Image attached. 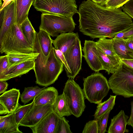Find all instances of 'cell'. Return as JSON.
<instances>
[{
	"label": "cell",
	"mask_w": 133,
	"mask_h": 133,
	"mask_svg": "<svg viewBox=\"0 0 133 133\" xmlns=\"http://www.w3.org/2000/svg\"><path fill=\"white\" fill-rule=\"evenodd\" d=\"M82 50L84 53L83 56L91 70L95 72L103 70L97 55L96 42L85 40Z\"/></svg>",
	"instance_id": "11"
},
{
	"label": "cell",
	"mask_w": 133,
	"mask_h": 133,
	"mask_svg": "<svg viewBox=\"0 0 133 133\" xmlns=\"http://www.w3.org/2000/svg\"><path fill=\"white\" fill-rule=\"evenodd\" d=\"M97 53L103 70H105L108 74L110 73L112 74L117 70L122 62L121 59L117 55L108 56L97 47Z\"/></svg>",
	"instance_id": "16"
},
{
	"label": "cell",
	"mask_w": 133,
	"mask_h": 133,
	"mask_svg": "<svg viewBox=\"0 0 133 133\" xmlns=\"http://www.w3.org/2000/svg\"><path fill=\"white\" fill-rule=\"evenodd\" d=\"M108 82L110 89L116 95L125 98L133 97V69L122 62Z\"/></svg>",
	"instance_id": "4"
},
{
	"label": "cell",
	"mask_w": 133,
	"mask_h": 133,
	"mask_svg": "<svg viewBox=\"0 0 133 133\" xmlns=\"http://www.w3.org/2000/svg\"><path fill=\"white\" fill-rule=\"evenodd\" d=\"M99 72L83 78V89L85 97L91 103L97 104L102 102L110 89L107 79Z\"/></svg>",
	"instance_id": "5"
},
{
	"label": "cell",
	"mask_w": 133,
	"mask_h": 133,
	"mask_svg": "<svg viewBox=\"0 0 133 133\" xmlns=\"http://www.w3.org/2000/svg\"><path fill=\"white\" fill-rule=\"evenodd\" d=\"M82 50L79 38L66 52L64 69L69 78L74 79L81 69Z\"/></svg>",
	"instance_id": "9"
},
{
	"label": "cell",
	"mask_w": 133,
	"mask_h": 133,
	"mask_svg": "<svg viewBox=\"0 0 133 133\" xmlns=\"http://www.w3.org/2000/svg\"><path fill=\"white\" fill-rule=\"evenodd\" d=\"M53 110V105L50 104L34 105L19 123V126L29 127L36 125L49 112Z\"/></svg>",
	"instance_id": "10"
},
{
	"label": "cell",
	"mask_w": 133,
	"mask_h": 133,
	"mask_svg": "<svg viewBox=\"0 0 133 133\" xmlns=\"http://www.w3.org/2000/svg\"><path fill=\"white\" fill-rule=\"evenodd\" d=\"M123 11L133 19V0H130L121 7Z\"/></svg>",
	"instance_id": "36"
},
{
	"label": "cell",
	"mask_w": 133,
	"mask_h": 133,
	"mask_svg": "<svg viewBox=\"0 0 133 133\" xmlns=\"http://www.w3.org/2000/svg\"><path fill=\"white\" fill-rule=\"evenodd\" d=\"M15 0H3V2L0 7V11H2L4 8L8 5L12 1Z\"/></svg>",
	"instance_id": "43"
},
{
	"label": "cell",
	"mask_w": 133,
	"mask_h": 133,
	"mask_svg": "<svg viewBox=\"0 0 133 133\" xmlns=\"http://www.w3.org/2000/svg\"><path fill=\"white\" fill-rule=\"evenodd\" d=\"M8 113V111L3 103L0 101V114L4 115Z\"/></svg>",
	"instance_id": "42"
},
{
	"label": "cell",
	"mask_w": 133,
	"mask_h": 133,
	"mask_svg": "<svg viewBox=\"0 0 133 133\" xmlns=\"http://www.w3.org/2000/svg\"><path fill=\"white\" fill-rule=\"evenodd\" d=\"M39 54L38 53L34 52L31 54L9 53L6 54L9 62L8 69L25 61L36 58Z\"/></svg>",
	"instance_id": "23"
},
{
	"label": "cell",
	"mask_w": 133,
	"mask_h": 133,
	"mask_svg": "<svg viewBox=\"0 0 133 133\" xmlns=\"http://www.w3.org/2000/svg\"><path fill=\"white\" fill-rule=\"evenodd\" d=\"M34 0H16V23L21 25L27 18Z\"/></svg>",
	"instance_id": "21"
},
{
	"label": "cell",
	"mask_w": 133,
	"mask_h": 133,
	"mask_svg": "<svg viewBox=\"0 0 133 133\" xmlns=\"http://www.w3.org/2000/svg\"><path fill=\"white\" fill-rule=\"evenodd\" d=\"M108 0H92L97 4L101 6H104Z\"/></svg>",
	"instance_id": "44"
},
{
	"label": "cell",
	"mask_w": 133,
	"mask_h": 133,
	"mask_svg": "<svg viewBox=\"0 0 133 133\" xmlns=\"http://www.w3.org/2000/svg\"><path fill=\"white\" fill-rule=\"evenodd\" d=\"M73 79L69 78L65 83L63 92L72 115L78 118L85 108V97L83 90Z\"/></svg>",
	"instance_id": "8"
},
{
	"label": "cell",
	"mask_w": 133,
	"mask_h": 133,
	"mask_svg": "<svg viewBox=\"0 0 133 133\" xmlns=\"http://www.w3.org/2000/svg\"><path fill=\"white\" fill-rule=\"evenodd\" d=\"M19 90L13 88L5 91L0 96V101L7 109L8 113L14 112L19 105Z\"/></svg>",
	"instance_id": "17"
},
{
	"label": "cell",
	"mask_w": 133,
	"mask_h": 133,
	"mask_svg": "<svg viewBox=\"0 0 133 133\" xmlns=\"http://www.w3.org/2000/svg\"><path fill=\"white\" fill-rule=\"evenodd\" d=\"M58 95L57 90L54 87H50L45 88L33 99L34 105L50 104L53 105Z\"/></svg>",
	"instance_id": "19"
},
{
	"label": "cell",
	"mask_w": 133,
	"mask_h": 133,
	"mask_svg": "<svg viewBox=\"0 0 133 133\" xmlns=\"http://www.w3.org/2000/svg\"><path fill=\"white\" fill-rule=\"evenodd\" d=\"M53 47L45 65L35 63L36 83L45 87L53 84L63 70V63L56 55Z\"/></svg>",
	"instance_id": "3"
},
{
	"label": "cell",
	"mask_w": 133,
	"mask_h": 133,
	"mask_svg": "<svg viewBox=\"0 0 133 133\" xmlns=\"http://www.w3.org/2000/svg\"><path fill=\"white\" fill-rule=\"evenodd\" d=\"M69 121L64 117H59L55 133H72Z\"/></svg>",
	"instance_id": "31"
},
{
	"label": "cell",
	"mask_w": 133,
	"mask_h": 133,
	"mask_svg": "<svg viewBox=\"0 0 133 133\" xmlns=\"http://www.w3.org/2000/svg\"><path fill=\"white\" fill-rule=\"evenodd\" d=\"M129 117L124 110H121L111 119V122L107 131L108 133H124L129 130L126 128Z\"/></svg>",
	"instance_id": "18"
},
{
	"label": "cell",
	"mask_w": 133,
	"mask_h": 133,
	"mask_svg": "<svg viewBox=\"0 0 133 133\" xmlns=\"http://www.w3.org/2000/svg\"><path fill=\"white\" fill-rule=\"evenodd\" d=\"M45 88H40L37 86L25 88L24 90L21 95V102L26 104L31 100L34 99L35 97L42 90Z\"/></svg>",
	"instance_id": "29"
},
{
	"label": "cell",
	"mask_w": 133,
	"mask_h": 133,
	"mask_svg": "<svg viewBox=\"0 0 133 133\" xmlns=\"http://www.w3.org/2000/svg\"><path fill=\"white\" fill-rule=\"evenodd\" d=\"M96 44L97 47L105 55L110 56L117 55L114 49L112 38H100Z\"/></svg>",
	"instance_id": "27"
},
{
	"label": "cell",
	"mask_w": 133,
	"mask_h": 133,
	"mask_svg": "<svg viewBox=\"0 0 133 133\" xmlns=\"http://www.w3.org/2000/svg\"><path fill=\"white\" fill-rule=\"evenodd\" d=\"M37 35L42 51L45 56L47 57L53 47V40L48 33L42 30H39Z\"/></svg>",
	"instance_id": "25"
},
{
	"label": "cell",
	"mask_w": 133,
	"mask_h": 133,
	"mask_svg": "<svg viewBox=\"0 0 133 133\" xmlns=\"http://www.w3.org/2000/svg\"><path fill=\"white\" fill-rule=\"evenodd\" d=\"M32 5L44 14L73 17L78 11L75 0H34Z\"/></svg>",
	"instance_id": "7"
},
{
	"label": "cell",
	"mask_w": 133,
	"mask_h": 133,
	"mask_svg": "<svg viewBox=\"0 0 133 133\" xmlns=\"http://www.w3.org/2000/svg\"><path fill=\"white\" fill-rule=\"evenodd\" d=\"M91 0V1H92V0Z\"/></svg>",
	"instance_id": "47"
},
{
	"label": "cell",
	"mask_w": 133,
	"mask_h": 133,
	"mask_svg": "<svg viewBox=\"0 0 133 133\" xmlns=\"http://www.w3.org/2000/svg\"><path fill=\"white\" fill-rule=\"evenodd\" d=\"M78 38L77 32L63 33L53 40L52 44L54 48L59 50L64 56L67 50L75 43Z\"/></svg>",
	"instance_id": "14"
},
{
	"label": "cell",
	"mask_w": 133,
	"mask_h": 133,
	"mask_svg": "<svg viewBox=\"0 0 133 133\" xmlns=\"http://www.w3.org/2000/svg\"><path fill=\"white\" fill-rule=\"evenodd\" d=\"M8 60L6 55L0 57V79L6 75L8 70Z\"/></svg>",
	"instance_id": "34"
},
{
	"label": "cell",
	"mask_w": 133,
	"mask_h": 133,
	"mask_svg": "<svg viewBox=\"0 0 133 133\" xmlns=\"http://www.w3.org/2000/svg\"><path fill=\"white\" fill-rule=\"evenodd\" d=\"M59 117L52 110L36 125L30 128L33 133H55Z\"/></svg>",
	"instance_id": "13"
},
{
	"label": "cell",
	"mask_w": 133,
	"mask_h": 133,
	"mask_svg": "<svg viewBox=\"0 0 133 133\" xmlns=\"http://www.w3.org/2000/svg\"><path fill=\"white\" fill-rule=\"evenodd\" d=\"M8 84L6 81L0 80V94L5 92L7 89Z\"/></svg>",
	"instance_id": "39"
},
{
	"label": "cell",
	"mask_w": 133,
	"mask_h": 133,
	"mask_svg": "<svg viewBox=\"0 0 133 133\" xmlns=\"http://www.w3.org/2000/svg\"><path fill=\"white\" fill-rule=\"evenodd\" d=\"M126 45L132 53H133V36L125 39Z\"/></svg>",
	"instance_id": "38"
},
{
	"label": "cell",
	"mask_w": 133,
	"mask_h": 133,
	"mask_svg": "<svg viewBox=\"0 0 133 133\" xmlns=\"http://www.w3.org/2000/svg\"><path fill=\"white\" fill-rule=\"evenodd\" d=\"M129 54L133 58V53H131Z\"/></svg>",
	"instance_id": "46"
},
{
	"label": "cell",
	"mask_w": 133,
	"mask_h": 133,
	"mask_svg": "<svg viewBox=\"0 0 133 133\" xmlns=\"http://www.w3.org/2000/svg\"><path fill=\"white\" fill-rule=\"evenodd\" d=\"M76 25L72 16L42 13L39 28L52 37H57L59 34L72 32Z\"/></svg>",
	"instance_id": "6"
},
{
	"label": "cell",
	"mask_w": 133,
	"mask_h": 133,
	"mask_svg": "<svg viewBox=\"0 0 133 133\" xmlns=\"http://www.w3.org/2000/svg\"><path fill=\"white\" fill-rule=\"evenodd\" d=\"M35 59L28 60L9 68L5 76L0 80L7 81L20 76L34 70Z\"/></svg>",
	"instance_id": "15"
},
{
	"label": "cell",
	"mask_w": 133,
	"mask_h": 133,
	"mask_svg": "<svg viewBox=\"0 0 133 133\" xmlns=\"http://www.w3.org/2000/svg\"><path fill=\"white\" fill-rule=\"evenodd\" d=\"M0 13V39L5 33L16 23V0L12 1Z\"/></svg>",
	"instance_id": "12"
},
{
	"label": "cell",
	"mask_w": 133,
	"mask_h": 133,
	"mask_svg": "<svg viewBox=\"0 0 133 133\" xmlns=\"http://www.w3.org/2000/svg\"><path fill=\"white\" fill-rule=\"evenodd\" d=\"M53 110L60 117L72 115L64 92L58 96L53 105Z\"/></svg>",
	"instance_id": "22"
},
{
	"label": "cell",
	"mask_w": 133,
	"mask_h": 133,
	"mask_svg": "<svg viewBox=\"0 0 133 133\" xmlns=\"http://www.w3.org/2000/svg\"><path fill=\"white\" fill-rule=\"evenodd\" d=\"M131 109L130 117L127 121V125L131 126L133 128V99L131 102Z\"/></svg>",
	"instance_id": "40"
},
{
	"label": "cell",
	"mask_w": 133,
	"mask_h": 133,
	"mask_svg": "<svg viewBox=\"0 0 133 133\" xmlns=\"http://www.w3.org/2000/svg\"><path fill=\"white\" fill-rule=\"evenodd\" d=\"M112 39L115 51L121 59H130L133 58L129 54L132 53L127 47L124 39L114 37Z\"/></svg>",
	"instance_id": "24"
},
{
	"label": "cell",
	"mask_w": 133,
	"mask_h": 133,
	"mask_svg": "<svg viewBox=\"0 0 133 133\" xmlns=\"http://www.w3.org/2000/svg\"><path fill=\"white\" fill-rule=\"evenodd\" d=\"M98 120L94 119L87 123L85 125L82 133H98Z\"/></svg>",
	"instance_id": "33"
},
{
	"label": "cell",
	"mask_w": 133,
	"mask_h": 133,
	"mask_svg": "<svg viewBox=\"0 0 133 133\" xmlns=\"http://www.w3.org/2000/svg\"><path fill=\"white\" fill-rule=\"evenodd\" d=\"M115 96L110 95L109 98L103 102L98 104L94 115V119L98 120L110 108H113L115 105L116 97Z\"/></svg>",
	"instance_id": "28"
},
{
	"label": "cell",
	"mask_w": 133,
	"mask_h": 133,
	"mask_svg": "<svg viewBox=\"0 0 133 133\" xmlns=\"http://www.w3.org/2000/svg\"><path fill=\"white\" fill-rule=\"evenodd\" d=\"M77 13L79 31L93 39L112 38L133 26L132 18L121 8L109 9L91 0L82 1Z\"/></svg>",
	"instance_id": "1"
},
{
	"label": "cell",
	"mask_w": 133,
	"mask_h": 133,
	"mask_svg": "<svg viewBox=\"0 0 133 133\" xmlns=\"http://www.w3.org/2000/svg\"><path fill=\"white\" fill-rule=\"evenodd\" d=\"M130 0H108L105 6L109 9H115L121 8Z\"/></svg>",
	"instance_id": "35"
},
{
	"label": "cell",
	"mask_w": 133,
	"mask_h": 133,
	"mask_svg": "<svg viewBox=\"0 0 133 133\" xmlns=\"http://www.w3.org/2000/svg\"><path fill=\"white\" fill-rule=\"evenodd\" d=\"M2 0H0V7L1 6H2Z\"/></svg>",
	"instance_id": "45"
},
{
	"label": "cell",
	"mask_w": 133,
	"mask_h": 133,
	"mask_svg": "<svg viewBox=\"0 0 133 133\" xmlns=\"http://www.w3.org/2000/svg\"><path fill=\"white\" fill-rule=\"evenodd\" d=\"M20 27L24 37L28 42L33 48L36 32L28 17L22 23Z\"/></svg>",
	"instance_id": "26"
},
{
	"label": "cell",
	"mask_w": 133,
	"mask_h": 133,
	"mask_svg": "<svg viewBox=\"0 0 133 133\" xmlns=\"http://www.w3.org/2000/svg\"><path fill=\"white\" fill-rule=\"evenodd\" d=\"M16 123L14 112L0 117V133H22Z\"/></svg>",
	"instance_id": "20"
},
{
	"label": "cell",
	"mask_w": 133,
	"mask_h": 133,
	"mask_svg": "<svg viewBox=\"0 0 133 133\" xmlns=\"http://www.w3.org/2000/svg\"><path fill=\"white\" fill-rule=\"evenodd\" d=\"M121 61L127 66L133 69V58L130 59H121Z\"/></svg>",
	"instance_id": "41"
},
{
	"label": "cell",
	"mask_w": 133,
	"mask_h": 133,
	"mask_svg": "<svg viewBox=\"0 0 133 133\" xmlns=\"http://www.w3.org/2000/svg\"><path fill=\"white\" fill-rule=\"evenodd\" d=\"M113 109L111 108L102 115L97 120L98 121V133H104L107 131V127L109 115L110 111Z\"/></svg>",
	"instance_id": "32"
},
{
	"label": "cell",
	"mask_w": 133,
	"mask_h": 133,
	"mask_svg": "<svg viewBox=\"0 0 133 133\" xmlns=\"http://www.w3.org/2000/svg\"><path fill=\"white\" fill-rule=\"evenodd\" d=\"M34 104L33 100L31 103L28 104L22 105L19 104L14 112L16 121L18 125Z\"/></svg>",
	"instance_id": "30"
},
{
	"label": "cell",
	"mask_w": 133,
	"mask_h": 133,
	"mask_svg": "<svg viewBox=\"0 0 133 133\" xmlns=\"http://www.w3.org/2000/svg\"><path fill=\"white\" fill-rule=\"evenodd\" d=\"M133 36V26L129 29L117 34L114 37L118 39H125Z\"/></svg>",
	"instance_id": "37"
},
{
	"label": "cell",
	"mask_w": 133,
	"mask_h": 133,
	"mask_svg": "<svg viewBox=\"0 0 133 133\" xmlns=\"http://www.w3.org/2000/svg\"><path fill=\"white\" fill-rule=\"evenodd\" d=\"M20 25L14 24L0 39V52L9 53L31 54L35 50L24 37Z\"/></svg>",
	"instance_id": "2"
}]
</instances>
